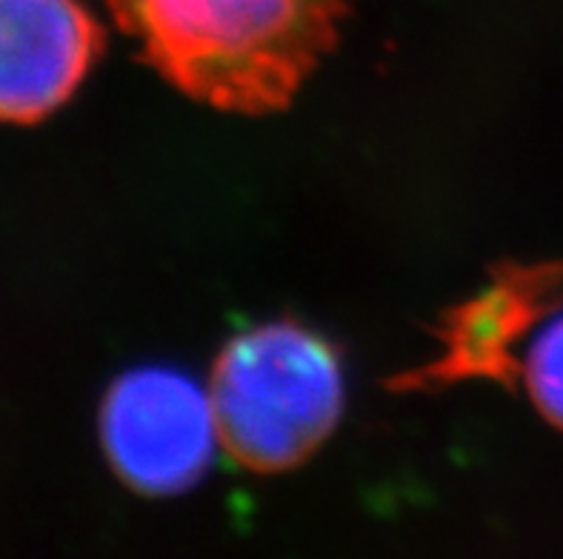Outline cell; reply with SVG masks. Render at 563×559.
Segmentation results:
<instances>
[{
  "instance_id": "cell-3",
  "label": "cell",
  "mask_w": 563,
  "mask_h": 559,
  "mask_svg": "<svg viewBox=\"0 0 563 559\" xmlns=\"http://www.w3.org/2000/svg\"><path fill=\"white\" fill-rule=\"evenodd\" d=\"M109 466L132 491L180 494L209 468L218 439L209 391L166 369H143L109 389L100 414Z\"/></svg>"
},
{
  "instance_id": "cell-2",
  "label": "cell",
  "mask_w": 563,
  "mask_h": 559,
  "mask_svg": "<svg viewBox=\"0 0 563 559\" xmlns=\"http://www.w3.org/2000/svg\"><path fill=\"white\" fill-rule=\"evenodd\" d=\"M218 439L243 468L275 474L309 460L335 432L343 374L327 340L269 323L229 343L209 385Z\"/></svg>"
},
{
  "instance_id": "cell-1",
  "label": "cell",
  "mask_w": 563,
  "mask_h": 559,
  "mask_svg": "<svg viewBox=\"0 0 563 559\" xmlns=\"http://www.w3.org/2000/svg\"><path fill=\"white\" fill-rule=\"evenodd\" d=\"M143 57L189 98L238 114L284 109L332 52L343 0H103Z\"/></svg>"
},
{
  "instance_id": "cell-5",
  "label": "cell",
  "mask_w": 563,
  "mask_h": 559,
  "mask_svg": "<svg viewBox=\"0 0 563 559\" xmlns=\"http://www.w3.org/2000/svg\"><path fill=\"white\" fill-rule=\"evenodd\" d=\"M563 305V266H532L509 269L498 275L495 286L457 309L441 332L443 351L438 360L423 366L409 382H452L464 377H504L518 374L509 355L543 312Z\"/></svg>"
},
{
  "instance_id": "cell-6",
  "label": "cell",
  "mask_w": 563,
  "mask_h": 559,
  "mask_svg": "<svg viewBox=\"0 0 563 559\" xmlns=\"http://www.w3.org/2000/svg\"><path fill=\"white\" fill-rule=\"evenodd\" d=\"M523 380L543 420L563 432V317H558L529 348Z\"/></svg>"
},
{
  "instance_id": "cell-4",
  "label": "cell",
  "mask_w": 563,
  "mask_h": 559,
  "mask_svg": "<svg viewBox=\"0 0 563 559\" xmlns=\"http://www.w3.org/2000/svg\"><path fill=\"white\" fill-rule=\"evenodd\" d=\"M100 43L80 0H0V123L41 121L66 103Z\"/></svg>"
}]
</instances>
